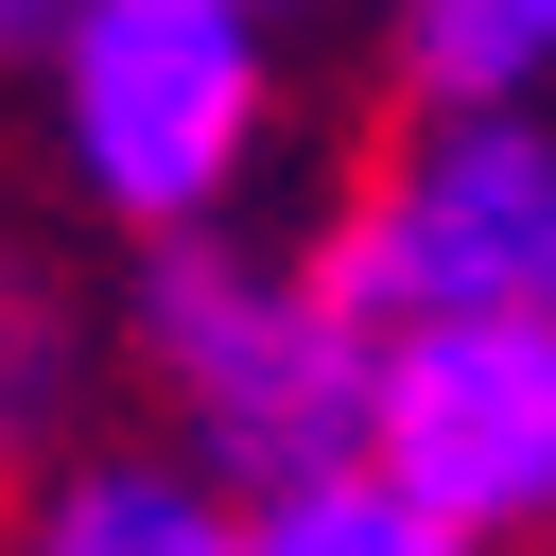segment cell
<instances>
[{"instance_id": "1", "label": "cell", "mask_w": 556, "mask_h": 556, "mask_svg": "<svg viewBox=\"0 0 556 556\" xmlns=\"http://www.w3.org/2000/svg\"><path fill=\"white\" fill-rule=\"evenodd\" d=\"M139 365L191 417V486H313L365 434V313L313 261L261 243H156L139 261Z\"/></svg>"}, {"instance_id": "11", "label": "cell", "mask_w": 556, "mask_h": 556, "mask_svg": "<svg viewBox=\"0 0 556 556\" xmlns=\"http://www.w3.org/2000/svg\"><path fill=\"white\" fill-rule=\"evenodd\" d=\"M539 35H556V0H539Z\"/></svg>"}, {"instance_id": "8", "label": "cell", "mask_w": 556, "mask_h": 556, "mask_svg": "<svg viewBox=\"0 0 556 556\" xmlns=\"http://www.w3.org/2000/svg\"><path fill=\"white\" fill-rule=\"evenodd\" d=\"M70 365H87V330H70L52 261H17V243H0V469H35V452H52V417H70Z\"/></svg>"}, {"instance_id": "2", "label": "cell", "mask_w": 556, "mask_h": 556, "mask_svg": "<svg viewBox=\"0 0 556 556\" xmlns=\"http://www.w3.org/2000/svg\"><path fill=\"white\" fill-rule=\"evenodd\" d=\"M261 104H278V35H243L226 0H70L52 17V139H70L87 208H122L139 243H208V208L261 174Z\"/></svg>"}, {"instance_id": "7", "label": "cell", "mask_w": 556, "mask_h": 556, "mask_svg": "<svg viewBox=\"0 0 556 556\" xmlns=\"http://www.w3.org/2000/svg\"><path fill=\"white\" fill-rule=\"evenodd\" d=\"M243 539L226 556H469L452 521H417L400 486H365V469H313V486H261V504H226Z\"/></svg>"}, {"instance_id": "3", "label": "cell", "mask_w": 556, "mask_h": 556, "mask_svg": "<svg viewBox=\"0 0 556 556\" xmlns=\"http://www.w3.org/2000/svg\"><path fill=\"white\" fill-rule=\"evenodd\" d=\"M313 278L382 330H556V122L486 104V122H417L365 208L313 243Z\"/></svg>"}, {"instance_id": "10", "label": "cell", "mask_w": 556, "mask_h": 556, "mask_svg": "<svg viewBox=\"0 0 556 556\" xmlns=\"http://www.w3.org/2000/svg\"><path fill=\"white\" fill-rule=\"evenodd\" d=\"M226 17H243V35H278V17H313V0H226Z\"/></svg>"}, {"instance_id": "9", "label": "cell", "mask_w": 556, "mask_h": 556, "mask_svg": "<svg viewBox=\"0 0 556 556\" xmlns=\"http://www.w3.org/2000/svg\"><path fill=\"white\" fill-rule=\"evenodd\" d=\"M52 17H70V0H0V52H52Z\"/></svg>"}, {"instance_id": "4", "label": "cell", "mask_w": 556, "mask_h": 556, "mask_svg": "<svg viewBox=\"0 0 556 556\" xmlns=\"http://www.w3.org/2000/svg\"><path fill=\"white\" fill-rule=\"evenodd\" d=\"M365 486L452 521L469 556L556 521V330H382L365 348Z\"/></svg>"}, {"instance_id": "5", "label": "cell", "mask_w": 556, "mask_h": 556, "mask_svg": "<svg viewBox=\"0 0 556 556\" xmlns=\"http://www.w3.org/2000/svg\"><path fill=\"white\" fill-rule=\"evenodd\" d=\"M226 539H243L226 486H191L174 452H87L0 521V556H226Z\"/></svg>"}, {"instance_id": "6", "label": "cell", "mask_w": 556, "mask_h": 556, "mask_svg": "<svg viewBox=\"0 0 556 556\" xmlns=\"http://www.w3.org/2000/svg\"><path fill=\"white\" fill-rule=\"evenodd\" d=\"M539 70H556L539 0H400V87H417L434 122H486V104H521Z\"/></svg>"}]
</instances>
